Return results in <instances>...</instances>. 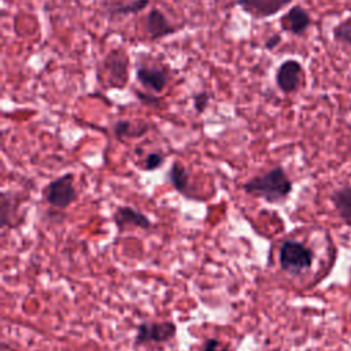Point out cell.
Returning a JSON list of instances; mask_svg holds the SVG:
<instances>
[{
	"label": "cell",
	"mask_w": 351,
	"mask_h": 351,
	"mask_svg": "<svg viewBox=\"0 0 351 351\" xmlns=\"http://www.w3.org/2000/svg\"><path fill=\"white\" fill-rule=\"evenodd\" d=\"M180 27L173 25L162 10L154 7L151 8L144 18V32L152 41L162 40L178 32Z\"/></svg>",
	"instance_id": "8992f818"
},
{
	"label": "cell",
	"mask_w": 351,
	"mask_h": 351,
	"mask_svg": "<svg viewBox=\"0 0 351 351\" xmlns=\"http://www.w3.org/2000/svg\"><path fill=\"white\" fill-rule=\"evenodd\" d=\"M167 180L174 186L176 191L180 193L188 196L189 192V177L186 169L180 162H173L169 171H167Z\"/></svg>",
	"instance_id": "4fadbf2b"
},
{
	"label": "cell",
	"mask_w": 351,
	"mask_h": 351,
	"mask_svg": "<svg viewBox=\"0 0 351 351\" xmlns=\"http://www.w3.org/2000/svg\"><path fill=\"white\" fill-rule=\"evenodd\" d=\"M278 262L284 271L296 276L311 267L313 252L300 241L287 240L280 247Z\"/></svg>",
	"instance_id": "7a4b0ae2"
},
{
	"label": "cell",
	"mask_w": 351,
	"mask_h": 351,
	"mask_svg": "<svg viewBox=\"0 0 351 351\" xmlns=\"http://www.w3.org/2000/svg\"><path fill=\"white\" fill-rule=\"evenodd\" d=\"M114 221L119 230H123L126 228H140V229H151L152 228V222L145 214H143L129 206L118 207L114 213Z\"/></svg>",
	"instance_id": "8fae6325"
},
{
	"label": "cell",
	"mask_w": 351,
	"mask_h": 351,
	"mask_svg": "<svg viewBox=\"0 0 351 351\" xmlns=\"http://www.w3.org/2000/svg\"><path fill=\"white\" fill-rule=\"evenodd\" d=\"M136 80L143 88L159 93L167 86L169 74L163 67L138 66L136 70Z\"/></svg>",
	"instance_id": "30bf717a"
},
{
	"label": "cell",
	"mask_w": 351,
	"mask_h": 351,
	"mask_svg": "<svg viewBox=\"0 0 351 351\" xmlns=\"http://www.w3.org/2000/svg\"><path fill=\"white\" fill-rule=\"evenodd\" d=\"M303 66L296 59H285L281 62L276 70L274 81L277 88L285 93H295L299 90L303 82Z\"/></svg>",
	"instance_id": "5b68a950"
},
{
	"label": "cell",
	"mask_w": 351,
	"mask_h": 351,
	"mask_svg": "<svg viewBox=\"0 0 351 351\" xmlns=\"http://www.w3.org/2000/svg\"><path fill=\"white\" fill-rule=\"evenodd\" d=\"M291 3L292 0H237L236 4L254 19H266L278 14Z\"/></svg>",
	"instance_id": "ba28073f"
},
{
	"label": "cell",
	"mask_w": 351,
	"mask_h": 351,
	"mask_svg": "<svg viewBox=\"0 0 351 351\" xmlns=\"http://www.w3.org/2000/svg\"><path fill=\"white\" fill-rule=\"evenodd\" d=\"M208 101H210V96L206 90H202V92H197L195 96H193V108L197 114H202L204 112V110L207 108L208 106Z\"/></svg>",
	"instance_id": "ac0fdd59"
},
{
	"label": "cell",
	"mask_w": 351,
	"mask_h": 351,
	"mask_svg": "<svg viewBox=\"0 0 351 351\" xmlns=\"http://www.w3.org/2000/svg\"><path fill=\"white\" fill-rule=\"evenodd\" d=\"M148 5H149V0H132L125 4L108 5V12H110V15L126 16V15L137 14V12L145 10Z\"/></svg>",
	"instance_id": "9a60e30c"
},
{
	"label": "cell",
	"mask_w": 351,
	"mask_h": 351,
	"mask_svg": "<svg viewBox=\"0 0 351 351\" xmlns=\"http://www.w3.org/2000/svg\"><path fill=\"white\" fill-rule=\"evenodd\" d=\"M332 202L339 215L350 221L351 219V186H343L332 193Z\"/></svg>",
	"instance_id": "5bb4252c"
},
{
	"label": "cell",
	"mask_w": 351,
	"mask_h": 351,
	"mask_svg": "<svg viewBox=\"0 0 351 351\" xmlns=\"http://www.w3.org/2000/svg\"><path fill=\"white\" fill-rule=\"evenodd\" d=\"M177 333V326L173 321L160 322H141L136 332V344H162L174 339Z\"/></svg>",
	"instance_id": "277c9868"
},
{
	"label": "cell",
	"mask_w": 351,
	"mask_h": 351,
	"mask_svg": "<svg viewBox=\"0 0 351 351\" xmlns=\"http://www.w3.org/2000/svg\"><path fill=\"white\" fill-rule=\"evenodd\" d=\"M311 23L313 21L308 11L299 4L288 8V11L284 12L280 18L281 30L292 36H303Z\"/></svg>",
	"instance_id": "52a82bcc"
},
{
	"label": "cell",
	"mask_w": 351,
	"mask_h": 351,
	"mask_svg": "<svg viewBox=\"0 0 351 351\" xmlns=\"http://www.w3.org/2000/svg\"><path fill=\"white\" fill-rule=\"evenodd\" d=\"M165 162V156L160 152H149L145 158H144V170L147 171H152L159 169Z\"/></svg>",
	"instance_id": "e0dca14e"
},
{
	"label": "cell",
	"mask_w": 351,
	"mask_h": 351,
	"mask_svg": "<svg viewBox=\"0 0 351 351\" xmlns=\"http://www.w3.org/2000/svg\"><path fill=\"white\" fill-rule=\"evenodd\" d=\"M202 351H230V348L223 343H221L218 339L210 337L204 341Z\"/></svg>",
	"instance_id": "d6986e66"
},
{
	"label": "cell",
	"mask_w": 351,
	"mask_h": 351,
	"mask_svg": "<svg viewBox=\"0 0 351 351\" xmlns=\"http://www.w3.org/2000/svg\"><path fill=\"white\" fill-rule=\"evenodd\" d=\"M332 38L336 43L351 47V16L341 19L332 29Z\"/></svg>",
	"instance_id": "2e32d148"
},
{
	"label": "cell",
	"mask_w": 351,
	"mask_h": 351,
	"mask_svg": "<svg viewBox=\"0 0 351 351\" xmlns=\"http://www.w3.org/2000/svg\"><path fill=\"white\" fill-rule=\"evenodd\" d=\"M45 202L55 208H66L77 199L74 176L66 173L52 180L44 189Z\"/></svg>",
	"instance_id": "3957f363"
},
{
	"label": "cell",
	"mask_w": 351,
	"mask_h": 351,
	"mask_svg": "<svg viewBox=\"0 0 351 351\" xmlns=\"http://www.w3.org/2000/svg\"><path fill=\"white\" fill-rule=\"evenodd\" d=\"M245 193L261 197L267 203H277L288 197L292 191V182L285 170L276 166L263 174L255 176L243 184Z\"/></svg>",
	"instance_id": "6da1fadb"
},
{
	"label": "cell",
	"mask_w": 351,
	"mask_h": 351,
	"mask_svg": "<svg viewBox=\"0 0 351 351\" xmlns=\"http://www.w3.org/2000/svg\"><path fill=\"white\" fill-rule=\"evenodd\" d=\"M148 130V123H133L128 119H118L112 125V133L118 140H123L126 137H141Z\"/></svg>",
	"instance_id": "7c38bea8"
},
{
	"label": "cell",
	"mask_w": 351,
	"mask_h": 351,
	"mask_svg": "<svg viewBox=\"0 0 351 351\" xmlns=\"http://www.w3.org/2000/svg\"><path fill=\"white\" fill-rule=\"evenodd\" d=\"M128 55L122 48L112 49L104 60V66L108 71L110 85L115 88L125 86L128 81Z\"/></svg>",
	"instance_id": "9c48e42d"
},
{
	"label": "cell",
	"mask_w": 351,
	"mask_h": 351,
	"mask_svg": "<svg viewBox=\"0 0 351 351\" xmlns=\"http://www.w3.org/2000/svg\"><path fill=\"white\" fill-rule=\"evenodd\" d=\"M280 43H281V34H280V33H274V34H271L269 38H266L263 47H265V49L271 51V49H274Z\"/></svg>",
	"instance_id": "ffe728a7"
}]
</instances>
